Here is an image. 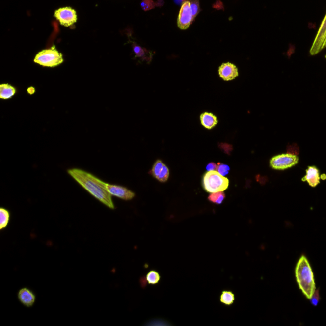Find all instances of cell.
<instances>
[{"label": "cell", "mask_w": 326, "mask_h": 326, "mask_svg": "<svg viewBox=\"0 0 326 326\" xmlns=\"http://www.w3.org/2000/svg\"><path fill=\"white\" fill-rule=\"evenodd\" d=\"M164 164H163L162 161L159 160L156 161V162L154 163L153 167H152L151 171H150V174L153 176V177L156 179L159 174H160L161 171H162Z\"/></svg>", "instance_id": "obj_20"}, {"label": "cell", "mask_w": 326, "mask_h": 326, "mask_svg": "<svg viewBox=\"0 0 326 326\" xmlns=\"http://www.w3.org/2000/svg\"><path fill=\"white\" fill-rule=\"evenodd\" d=\"M325 57H326V56H325Z\"/></svg>", "instance_id": "obj_28"}, {"label": "cell", "mask_w": 326, "mask_h": 326, "mask_svg": "<svg viewBox=\"0 0 326 326\" xmlns=\"http://www.w3.org/2000/svg\"><path fill=\"white\" fill-rule=\"evenodd\" d=\"M101 183L105 190L110 193L111 196L117 197L126 201L132 200L135 198V193L123 186L111 185L102 181Z\"/></svg>", "instance_id": "obj_9"}, {"label": "cell", "mask_w": 326, "mask_h": 326, "mask_svg": "<svg viewBox=\"0 0 326 326\" xmlns=\"http://www.w3.org/2000/svg\"><path fill=\"white\" fill-rule=\"evenodd\" d=\"M10 213L9 210L1 207L0 209V230L6 228L9 224Z\"/></svg>", "instance_id": "obj_16"}, {"label": "cell", "mask_w": 326, "mask_h": 326, "mask_svg": "<svg viewBox=\"0 0 326 326\" xmlns=\"http://www.w3.org/2000/svg\"><path fill=\"white\" fill-rule=\"evenodd\" d=\"M220 174H221L223 176H226L228 174L229 171H230V168L228 165L223 164L221 163H218L217 164V170Z\"/></svg>", "instance_id": "obj_24"}, {"label": "cell", "mask_w": 326, "mask_h": 326, "mask_svg": "<svg viewBox=\"0 0 326 326\" xmlns=\"http://www.w3.org/2000/svg\"><path fill=\"white\" fill-rule=\"evenodd\" d=\"M169 176V169L168 167L166 166V165L164 164L162 171H161L160 174H159L157 178H156V179H157L158 181H160V182H166L168 180Z\"/></svg>", "instance_id": "obj_22"}, {"label": "cell", "mask_w": 326, "mask_h": 326, "mask_svg": "<svg viewBox=\"0 0 326 326\" xmlns=\"http://www.w3.org/2000/svg\"><path fill=\"white\" fill-rule=\"evenodd\" d=\"M295 275L300 290L308 299H310L316 290V287L312 268L305 256H302L298 261Z\"/></svg>", "instance_id": "obj_2"}, {"label": "cell", "mask_w": 326, "mask_h": 326, "mask_svg": "<svg viewBox=\"0 0 326 326\" xmlns=\"http://www.w3.org/2000/svg\"><path fill=\"white\" fill-rule=\"evenodd\" d=\"M218 74L223 80L232 81L239 76V70L235 64L231 63H223L218 68Z\"/></svg>", "instance_id": "obj_10"}, {"label": "cell", "mask_w": 326, "mask_h": 326, "mask_svg": "<svg viewBox=\"0 0 326 326\" xmlns=\"http://www.w3.org/2000/svg\"><path fill=\"white\" fill-rule=\"evenodd\" d=\"M133 50L135 54V58H140L142 61H146L149 62L151 61L152 55L151 53L147 49L142 48L136 43H133L132 44Z\"/></svg>", "instance_id": "obj_14"}, {"label": "cell", "mask_w": 326, "mask_h": 326, "mask_svg": "<svg viewBox=\"0 0 326 326\" xmlns=\"http://www.w3.org/2000/svg\"><path fill=\"white\" fill-rule=\"evenodd\" d=\"M326 47V14L322 22L320 28L310 50V54L315 55L323 51Z\"/></svg>", "instance_id": "obj_8"}, {"label": "cell", "mask_w": 326, "mask_h": 326, "mask_svg": "<svg viewBox=\"0 0 326 326\" xmlns=\"http://www.w3.org/2000/svg\"><path fill=\"white\" fill-rule=\"evenodd\" d=\"M235 299V295L231 291H223L220 296V302L227 306L233 304Z\"/></svg>", "instance_id": "obj_17"}, {"label": "cell", "mask_w": 326, "mask_h": 326, "mask_svg": "<svg viewBox=\"0 0 326 326\" xmlns=\"http://www.w3.org/2000/svg\"><path fill=\"white\" fill-rule=\"evenodd\" d=\"M229 180L217 171H207L203 175L202 186L206 192H224L229 187Z\"/></svg>", "instance_id": "obj_3"}, {"label": "cell", "mask_w": 326, "mask_h": 326, "mask_svg": "<svg viewBox=\"0 0 326 326\" xmlns=\"http://www.w3.org/2000/svg\"><path fill=\"white\" fill-rule=\"evenodd\" d=\"M299 162V158L296 154H282L276 155L270 160V166L276 170H285L293 168Z\"/></svg>", "instance_id": "obj_5"}, {"label": "cell", "mask_w": 326, "mask_h": 326, "mask_svg": "<svg viewBox=\"0 0 326 326\" xmlns=\"http://www.w3.org/2000/svg\"><path fill=\"white\" fill-rule=\"evenodd\" d=\"M16 93V88L11 85L3 83L0 85V98L2 100L10 99Z\"/></svg>", "instance_id": "obj_15"}, {"label": "cell", "mask_w": 326, "mask_h": 326, "mask_svg": "<svg viewBox=\"0 0 326 326\" xmlns=\"http://www.w3.org/2000/svg\"><path fill=\"white\" fill-rule=\"evenodd\" d=\"M189 1H190V8H191L193 16L195 18L201 11L199 0H189Z\"/></svg>", "instance_id": "obj_23"}, {"label": "cell", "mask_w": 326, "mask_h": 326, "mask_svg": "<svg viewBox=\"0 0 326 326\" xmlns=\"http://www.w3.org/2000/svg\"><path fill=\"white\" fill-rule=\"evenodd\" d=\"M321 177L319 169L315 166H310L306 170V175L302 178V181L307 182L309 186L315 188L320 183Z\"/></svg>", "instance_id": "obj_11"}, {"label": "cell", "mask_w": 326, "mask_h": 326, "mask_svg": "<svg viewBox=\"0 0 326 326\" xmlns=\"http://www.w3.org/2000/svg\"><path fill=\"white\" fill-rule=\"evenodd\" d=\"M18 299L19 301L25 306L29 308L33 306L36 301V296L33 292L27 288H23L19 290L18 293Z\"/></svg>", "instance_id": "obj_12"}, {"label": "cell", "mask_w": 326, "mask_h": 326, "mask_svg": "<svg viewBox=\"0 0 326 326\" xmlns=\"http://www.w3.org/2000/svg\"><path fill=\"white\" fill-rule=\"evenodd\" d=\"M54 17L64 27H70L77 21V12L70 6L55 10Z\"/></svg>", "instance_id": "obj_6"}, {"label": "cell", "mask_w": 326, "mask_h": 326, "mask_svg": "<svg viewBox=\"0 0 326 326\" xmlns=\"http://www.w3.org/2000/svg\"><path fill=\"white\" fill-rule=\"evenodd\" d=\"M193 16L190 3V1H187L182 5L180 10L179 17L177 19L178 27L182 30L188 28L194 20Z\"/></svg>", "instance_id": "obj_7"}, {"label": "cell", "mask_w": 326, "mask_h": 326, "mask_svg": "<svg viewBox=\"0 0 326 326\" xmlns=\"http://www.w3.org/2000/svg\"><path fill=\"white\" fill-rule=\"evenodd\" d=\"M68 173L75 181L78 182L94 198L110 209H115V207L111 199V196L110 193L105 190L101 183L102 182L101 180L80 169H68Z\"/></svg>", "instance_id": "obj_1"}, {"label": "cell", "mask_w": 326, "mask_h": 326, "mask_svg": "<svg viewBox=\"0 0 326 326\" xmlns=\"http://www.w3.org/2000/svg\"><path fill=\"white\" fill-rule=\"evenodd\" d=\"M34 62L44 67L54 68L63 63V54L57 50L56 47L40 51L36 55Z\"/></svg>", "instance_id": "obj_4"}, {"label": "cell", "mask_w": 326, "mask_h": 326, "mask_svg": "<svg viewBox=\"0 0 326 326\" xmlns=\"http://www.w3.org/2000/svg\"><path fill=\"white\" fill-rule=\"evenodd\" d=\"M160 6V4L156 3V2L154 1V0H143L141 3V8L144 11H149V10L153 9L156 6Z\"/></svg>", "instance_id": "obj_21"}, {"label": "cell", "mask_w": 326, "mask_h": 326, "mask_svg": "<svg viewBox=\"0 0 326 326\" xmlns=\"http://www.w3.org/2000/svg\"><path fill=\"white\" fill-rule=\"evenodd\" d=\"M201 124L208 130H212L218 124L217 118L213 113L205 112L200 115Z\"/></svg>", "instance_id": "obj_13"}, {"label": "cell", "mask_w": 326, "mask_h": 326, "mask_svg": "<svg viewBox=\"0 0 326 326\" xmlns=\"http://www.w3.org/2000/svg\"><path fill=\"white\" fill-rule=\"evenodd\" d=\"M217 166V164H216V163H210L209 164H207V167H206V169H207L208 171H216Z\"/></svg>", "instance_id": "obj_26"}, {"label": "cell", "mask_w": 326, "mask_h": 326, "mask_svg": "<svg viewBox=\"0 0 326 326\" xmlns=\"http://www.w3.org/2000/svg\"><path fill=\"white\" fill-rule=\"evenodd\" d=\"M173 1H174L176 5L180 6L183 5V3H185L187 0H173Z\"/></svg>", "instance_id": "obj_27"}, {"label": "cell", "mask_w": 326, "mask_h": 326, "mask_svg": "<svg viewBox=\"0 0 326 326\" xmlns=\"http://www.w3.org/2000/svg\"><path fill=\"white\" fill-rule=\"evenodd\" d=\"M146 280L147 281L149 284H157L160 280V274L155 270H151L147 273V276H146Z\"/></svg>", "instance_id": "obj_19"}, {"label": "cell", "mask_w": 326, "mask_h": 326, "mask_svg": "<svg viewBox=\"0 0 326 326\" xmlns=\"http://www.w3.org/2000/svg\"><path fill=\"white\" fill-rule=\"evenodd\" d=\"M225 198H226V195H225L224 192H218L211 193L208 199H209L210 202L220 205V204L222 203Z\"/></svg>", "instance_id": "obj_18"}, {"label": "cell", "mask_w": 326, "mask_h": 326, "mask_svg": "<svg viewBox=\"0 0 326 326\" xmlns=\"http://www.w3.org/2000/svg\"><path fill=\"white\" fill-rule=\"evenodd\" d=\"M310 299L311 303H312L313 305L317 306L319 301H320V295H319L318 289L315 291L314 295H313L312 297Z\"/></svg>", "instance_id": "obj_25"}]
</instances>
